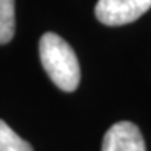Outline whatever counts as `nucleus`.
I'll return each instance as SVG.
<instances>
[{
    "instance_id": "obj_1",
    "label": "nucleus",
    "mask_w": 151,
    "mask_h": 151,
    "mask_svg": "<svg viewBox=\"0 0 151 151\" xmlns=\"http://www.w3.org/2000/svg\"><path fill=\"white\" fill-rule=\"evenodd\" d=\"M40 62L56 86L73 93L80 83V66L74 50L56 32H45L39 42Z\"/></svg>"
},
{
    "instance_id": "obj_2",
    "label": "nucleus",
    "mask_w": 151,
    "mask_h": 151,
    "mask_svg": "<svg viewBox=\"0 0 151 151\" xmlns=\"http://www.w3.org/2000/svg\"><path fill=\"white\" fill-rule=\"evenodd\" d=\"M151 8V0H99L96 17L108 26H122L136 22Z\"/></svg>"
},
{
    "instance_id": "obj_3",
    "label": "nucleus",
    "mask_w": 151,
    "mask_h": 151,
    "mask_svg": "<svg viewBox=\"0 0 151 151\" xmlns=\"http://www.w3.org/2000/svg\"><path fill=\"white\" fill-rule=\"evenodd\" d=\"M102 151H147V148L139 127L133 122L122 120L105 133Z\"/></svg>"
},
{
    "instance_id": "obj_4",
    "label": "nucleus",
    "mask_w": 151,
    "mask_h": 151,
    "mask_svg": "<svg viewBox=\"0 0 151 151\" xmlns=\"http://www.w3.org/2000/svg\"><path fill=\"white\" fill-rule=\"evenodd\" d=\"M16 31L14 0H0V45L12 40Z\"/></svg>"
},
{
    "instance_id": "obj_5",
    "label": "nucleus",
    "mask_w": 151,
    "mask_h": 151,
    "mask_svg": "<svg viewBox=\"0 0 151 151\" xmlns=\"http://www.w3.org/2000/svg\"><path fill=\"white\" fill-rule=\"evenodd\" d=\"M0 151H34L26 140L12 131L8 123L0 119Z\"/></svg>"
}]
</instances>
